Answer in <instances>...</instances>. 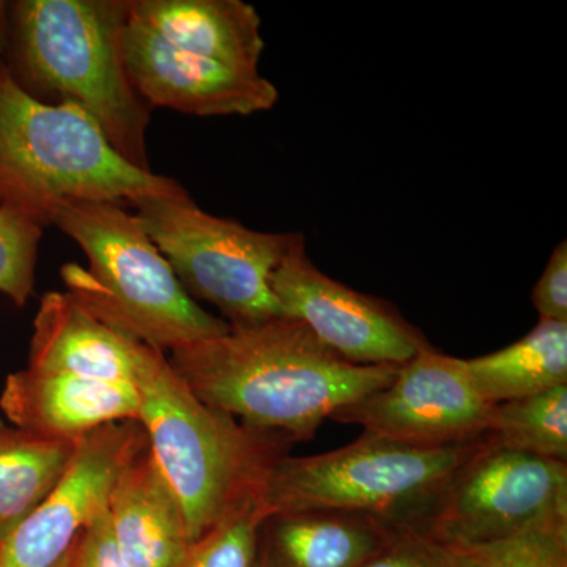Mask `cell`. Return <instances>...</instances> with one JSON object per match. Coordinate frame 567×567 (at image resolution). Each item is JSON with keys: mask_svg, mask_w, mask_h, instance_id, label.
Instances as JSON below:
<instances>
[{"mask_svg": "<svg viewBox=\"0 0 567 567\" xmlns=\"http://www.w3.org/2000/svg\"><path fill=\"white\" fill-rule=\"evenodd\" d=\"M107 516L130 567H175L193 543L181 502L156 465L148 443L118 473Z\"/></svg>", "mask_w": 567, "mask_h": 567, "instance_id": "15", "label": "cell"}, {"mask_svg": "<svg viewBox=\"0 0 567 567\" xmlns=\"http://www.w3.org/2000/svg\"><path fill=\"white\" fill-rule=\"evenodd\" d=\"M271 290L284 316L301 320L350 363L401 365L431 346L393 305L322 274L306 254L305 241L276 268Z\"/></svg>", "mask_w": 567, "mask_h": 567, "instance_id": "10", "label": "cell"}, {"mask_svg": "<svg viewBox=\"0 0 567 567\" xmlns=\"http://www.w3.org/2000/svg\"><path fill=\"white\" fill-rule=\"evenodd\" d=\"M484 440L517 453L567 462V385L495 404Z\"/></svg>", "mask_w": 567, "mask_h": 567, "instance_id": "20", "label": "cell"}, {"mask_svg": "<svg viewBox=\"0 0 567 567\" xmlns=\"http://www.w3.org/2000/svg\"><path fill=\"white\" fill-rule=\"evenodd\" d=\"M481 547L480 567H567V517L539 522Z\"/></svg>", "mask_w": 567, "mask_h": 567, "instance_id": "24", "label": "cell"}, {"mask_svg": "<svg viewBox=\"0 0 567 567\" xmlns=\"http://www.w3.org/2000/svg\"><path fill=\"white\" fill-rule=\"evenodd\" d=\"M494 404L481 395L465 360L427 346L399 368L391 385L346 406L331 420L358 424L365 434L421 447L477 442Z\"/></svg>", "mask_w": 567, "mask_h": 567, "instance_id": "9", "label": "cell"}, {"mask_svg": "<svg viewBox=\"0 0 567 567\" xmlns=\"http://www.w3.org/2000/svg\"><path fill=\"white\" fill-rule=\"evenodd\" d=\"M391 528L368 514L341 511L270 514L257 527L254 567H363Z\"/></svg>", "mask_w": 567, "mask_h": 567, "instance_id": "16", "label": "cell"}, {"mask_svg": "<svg viewBox=\"0 0 567 567\" xmlns=\"http://www.w3.org/2000/svg\"><path fill=\"white\" fill-rule=\"evenodd\" d=\"M76 442L43 439L9 425L0 432V543L59 486Z\"/></svg>", "mask_w": 567, "mask_h": 567, "instance_id": "19", "label": "cell"}, {"mask_svg": "<svg viewBox=\"0 0 567 567\" xmlns=\"http://www.w3.org/2000/svg\"><path fill=\"white\" fill-rule=\"evenodd\" d=\"M167 360L205 404L292 443L311 440L324 420L391 385L402 365L350 363L287 316L230 327Z\"/></svg>", "mask_w": 567, "mask_h": 567, "instance_id": "1", "label": "cell"}, {"mask_svg": "<svg viewBox=\"0 0 567 567\" xmlns=\"http://www.w3.org/2000/svg\"><path fill=\"white\" fill-rule=\"evenodd\" d=\"M147 443L140 421L96 429L76 442L59 486L0 543V567H54L103 513L123 466Z\"/></svg>", "mask_w": 567, "mask_h": 567, "instance_id": "11", "label": "cell"}, {"mask_svg": "<svg viewBox=\"0 0 567 567\" xmlns=\"http://www.w3.org/2000/svg\"><path fill=\"white\" fill-rule=\"evenodd\" d=\"M481 558V546H458L413 525H395L363 567H480Z\"/></svg>", "mask_w": 567, "mask_h": 567, "instance_id": "23", "label": "cell"}, {"mask_svg": "<svg viewBox=\"0 0 567 567\" xmlns=\"http://www.w3.org/2000/svg\"><path fill=\"white\" fill-rule=\"evenodd\" d=\"M128 2L20 0L3 11V28L22 87L80 104L126 162L152 171L145 141L151 106L123 58Z\"/></svg>", "mask_w": 567, "mask_h": 567, "instance_id": "3", "label": "cell"}, {"mask_svg": "<svg viewBox=\"0 0 567 567\" xmlns=\"http://www.w3.org/2000/svg\"><path fill=\"white\" fill-rule=\"evenodd\" d=\"M6 429H7V424L3 423L2 417H0V432L6 431Z\"/></svg>", "mask_w": 567, "mask_h": 567, "instance_id": "28", "label": "cell"}, {"mask_svg": "<svg viewBox=\"0 0 567 567\" xmlns=\"http://www.w3.org/2000/svg\"><path fill=\"white\" fill-rule=\"evenodd\" d=\"M123 58L134 89L148 106L183 114L249 115L271 110L279 99L259 71L235 70L175 48L128 14Z\"/></svg>", "mask_w": 567, "mask_h": 567, "instance_id": "12", "label": "cell"}, {"mask_svg": "<svg viewBox=\"0 0 567 567\" xmlns=\"http://www.w3.org/2000/svg\"><path fill=\"white\" fill-rule=\"evenodd\" d=\"M483 440V439H481ZM481 440L421 447L365 434L353 443L308 457L279 458L260 491L264 517L300 511L368 514L386 524H415Z\"/></svg>", "mask_w": 567, "mask_h": 567, "instance_id": "6", "label": "cell"}, {"mask_svg": "<svg viewBox=\"0 0 567 567\" xmlns=\"http://www.w3.org/2000/svg\"><path fill=\"white\" fill-rule=\"evenodd\" d=\"M43 226L0 204V293L24 306L33 292L37 254Z\"/></svg>", "mask_w": 567, "mask_h": 567, "instance_id": "21", "label": "cell"}, {"mask_svg": "<svg viewBox=\"0 0 567 567\" xmlns=\"http://www.w3.org/2000/svg\"><path fill=\"white\" fill-rule=\"evenodd\" d=\"M262 518L256 502L241 506L193 540L175 567H254L256 533Z\"/></svg>", "mask_w": 567, "mask_h": 567, "instance_id": "22", "label": "cell"}, {"mask_svg": "<svg viewBox=\"0 0 567 567\" xmlns=\"http://www.w3.org/2000/svg\"><path fill=\"white\" fill-rule=\"evenodd\" d=\"M567 517V462L481 440L413 527L458 546H487Z\"/></svg>", "mask_w": 567, "mask_h": 567, "instance_id": "8", "label": "cell"}, {"mask_svg": "<svg viewBox=\"0 0 567 567\" xmlns=\"http://www.w3.org/2000/svg\"><path fill=\"white\" fill-rule=\"evenodd\" d=\"M78 539H80V537H78ZM73 547H71V550L69 551V554H66V557L63 558L62 561L59 563V565H55L54 567H71V561H73Z\"/></svg>", "mask_w": 567, "mask_h": 567, "instance_id": "27", "label": "cell"}, {"mask_svg": "<svg viewBox=\"0 0 567 567\" xmlns=\"http://www.w3.org/2000/svg\"><path fill=\"white\" fill-rule=\"evenodd\" d=\"M140 424L156 465L185 513L192 540L248 503H257L289 440L248 427L205 404L151 349L136 382Z\"/></svg>", "mask_w": 567, "mask_h": 567, "instance_id": "4", "label": "cell"}, {"mask_svg": "<svg viewBox=\"0 0 567 567\" xmlns=\"http://www.w3.org/2000/svg\"><path fill=\"white\" fill-rule=\"evenodd\" d=\"M466 371L491 404L517 401L567 385V323L539 320L514 344L465 360Z\"/></svg>", "mask_w": 567, "mask_h": 567, "instance_id": "18", "label": "cell"}, {"mask_svg": "<svg viewBox=\"0 0 567 567\" xmlns=\"http://www.w3.org/2000/svg\"><path fill=\"white\" fill-rule=\"evenodd\" d=\"M185 194L173 178L126 162L80 104L44 103L25 91L0 48V204L44 227L63 205Z\"/></svg>", "mask_w": 567, "mask_h": 567, "instance_id": "2", "label": "cell"}, {"mask_svg": "<svg viewBox=\"0 0 567 567\" xmlns=\"http://www.w3.org/2000/svg\"><path fill=\"white\" fill-rule=\"evenodd\" d=\"M133 207L193 300L218 308L230 327L284 316L271 276L303 235L257 233L204 212L189 194L148 197Z\"/></svg>", "mask_w": 567, "mask_h": 567, "instance_id": "7", "label": "cell"}, {"mask_svg": "<svg viewBox=\"0 0 567 567\" xmlns=\"http://www.w3.org/2000/svg\"><path fill=\"white\" fill-rule=\"evenodd\" d=\"M51 224L87 256V268H62L69 293L104 323L166 354L229 331L226 320L183 289L140 218L122 204L63 205Z\"/></svg>", "mask_w": 567, "mask_h": 567, "instance_id": "5", "label": "cell"}, {"mask_svg": "<svg viewBox=\"0 0 567 567\" xmlns=\"http://www.w3.org/2000/svg\"><path fill=\"white\" fill-rule=\"evenodd\" d=\"M128 14L178 50L235 70L259 71V13L241 0H130Z\"/></svg>", "mask_w": 567, "mask_h": 567, "instance_id": "17", "label": "cell"}, {"mask_svg": "<svg viewBox=\"0 0 567 567\" xmlns=\"http://www.w3.org/2000/svg\"><path fill=\"white\" fill-rule=\"evenodd\" d=\"M539 320L567 323V244L563 241L548 259L546 270L533 289Z\"/></svg>", "mask_w": 567, "mask_h": 567, "instance_id": "25", "label": "cell"}, {"mask_svg": "<svg viewBox=\"0 0 567 567\" xmlns=\"http://www.w3.org/2000/svg\"><path fill=\"white\" fill-rule=\"evenodd\" d=\"M133 383L22 369L10 374L0 409L14 429L43 439L76 442L96 429L140 417Z\"/></svg>", "mask_w": 567, "mask_h": 567, "instance_id": "13", "label": "cell"}, {"mask_svg": "<svg viewBox=\"0 0 567 567\" xmlns=\"http://www.w3.org/2000/svg\"><path fill=\"white\" fill-rule=\"evenodd\" d=\"M71 567H130L112 535L107 507L74 544Z\"/></svg>", "mask_w": 567, "mask_h": 567, "instance_id": "26", "label": "cell"}, {"mask_svg": "<svg viewBox=\"0 0 567 567\" xmlns=\"http://www.w3.org/2000/svg\"><path fill=\"white\" fill-rule=\"evenodd\" d=\"M153 347L92 315L69 292H48L33 319L28 368L136 385Z\"/></svg>", "mask_w": 567, "mask_h": 567, "instance_id": "14", "label": "cell"}]
</instances>
